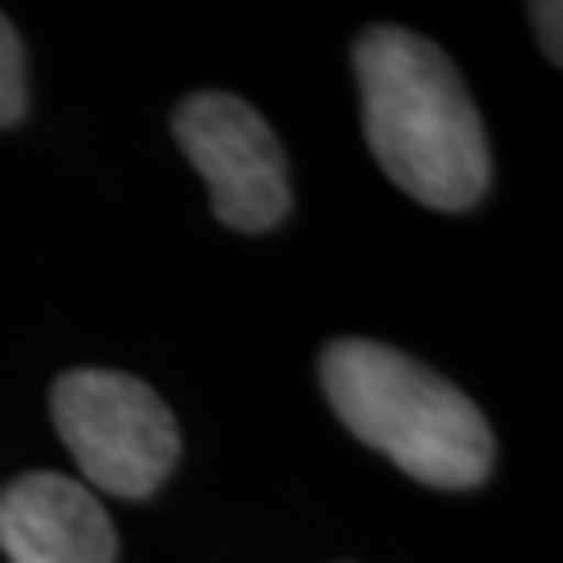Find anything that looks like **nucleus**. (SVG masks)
<instances>
[{"label": "nucleus", "mask_w": 563, "mask_h": 563, "mask_svg": "<svg viewBox=\"0 0 563 563\" xmlns=\"http://www.w3.org/2000/svg\"><path fill=\"white\" fill-rule=\"evenodd\" d=\"M367 146L413 201L460 213L488 192V142L455 63L430 38L376 25L355 42Z\"/></svg>", "instance_id": "f257e3e1"}, {"label": "nucleus", "mask_w": 563, "mask_h": 563, "mask_svg": "<svg viewBox=\"0 0 563 563\" xmlns=\"http://www.w3.org/2000/svg\"><path fill=\"white\" fill-rule=\"evenodd\" d=\"M322 388L339 422L430 488H476L493 472V430L455 384L401 351L339 339L322 351Z\"/></svg>", "instance_id": "f03ea898"}, {"label": "nucleus", "mask_w": 563, "mask_h": 563, "mask_svg": "<svg viewBox=\"0 0 563 563\" xmlns=\"http://www.w3.org/2000/svg\"><path fill=\"white\" fill-rule=\"evenodd\" d=\"M55 430L80 463L84 481L139 501L151 497L180 460V430L151 384L80 367L55 380Z\"/></svg>", "instance_id": "7ed1b4c3"}, {"label": "nucleus", "mask_w": 563, "mask_h": 563, "mask_svg": "<svg viewBox=\"0 0 563 563\" xmlns=\"http://www.w3.org/2000/svg\"><path fill=\"white\" fill-rule=\"evenodd\" d=\"M172 134L205 176L213 213L230 230L263 234L288 218L284 151L260 109L230 92H197L176 109Z\"/></svg>", "instance_id": "20e7f679"}, {"label": "nucleus", "mask_w": 563, "mask_h": 563, "mask_svg": "<svg viewBox=\"0 0 563 563\" xmlns=\"http://www.w3.org/2000/svg\"><path fill=\"white\" fill-rule=\"evenodd\" d=\"M0 551L9 563H113L118 530L92 488L30 472L0 488Z\"/></svg>", "instance_id": "39448f33"}, {"label": "nucleus", "mask_w": 563, "mask_h": 563, "mask_svg": "<svg viewBox=\"0 0 563 563\" xmlns=\"http://www.w3.org/2000/svg\"><path fill=\"white\" fill-rule=\"evenodd\" d=\"M25 118V55L18 30L0 13V130Z\"/></svg>", "instance_id": "423d86ee"}, {"label": "nucleus", "mask_w": 563, "mask_h": 563, "mask_svg": "<svg viewBox=\"0 0 563 563\" xmlns=\"http://www.w3.org/2000/svg\"><path fill=\"white\" fill-rule=\"evenodd\" d=\"M530 18H534V30H539V38H543V51L551 63H560V18L563 9L551 0V4H530Z\"/></svg>", "instance_id": "0eeeda50"}]
</instances>
